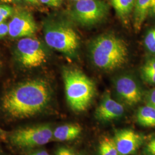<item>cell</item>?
I'll return each instance as SVG.
<instances>
[{
    "label": "cell",
    "instance_id": "cell-1",
    "mask_svg": "<svg viewBox=\"0 0 155 155\" xmlns=\"http://www.w3.org/2000/svg\"><path fill=\"white\" fill-rule=\"evenodd\" d=\"M51 98L48 83L42 79H31L18 84L6 92L1 100V108L12 119H28L44 110Z\"/></svg>",
    "mask_w": 155,
    "mask_h": 155
},
{
    "label": "cell",
    "instance_id": "cell-2",
    "mask_svg": "<svg viewBox=\"0 0 155 155\" xmlns=\"http://www.w3.org/2000/svg\"><path fill=\"white\" fill-rule=\"evenodd\" d=\"M89 54L97 67L105 71H113L127 63L129 51L124 40L112 34H105L91 41Z\"/></svg>",
    "mask_w": 155,
    "mask_h": 155
},
{
    "label": "cell",
    "instance_id": "cell-3",
    "mask_svg": "<svg viewBox=\"0 0 155 155\" xmlns=\"http://www.w3.org/2000/svg\"><path fill=\"white\" fill-rule=\"evenodd\" d=\"M67 102L75 112L87 110L94 98L95 87L93 81L81 71L66 68L63 71Z\"/></svg>",
    "mask_w": 155,
    "mask_h": 155
},
{
    "label": "cell",
    "instance_id": "cell-4",
    "mask_svg": "<svg viewBox=\"0 0 155 155\" xmlns=\"http://www.w3.org/2000/svg\"><path fill=\"white\" fill-rule=\"evenodd\" d=\"M47 45L52 49L69 56H74L80 45V38L71 26L60 21H48L44 24Z\"/></svg>",
    "mask_w": 155,
    "mask_h": 155
},
{
    "label": "cell",
    "instance_id": "cell-5",
    "mask_svg": "<svg viewBox=\"0 0 155 155\" xmlns=\"http://www.w3.org/2000/svg\"><path fill=\"white\" fill-rule=\"evenodd\" d=\"M8 137L17 148L30 150L48 144L53 139V130L47 124L27 126L15 130Z\"/></svg>",
    "mask_w": 155,
    "mask_h": 155
},
{
    "label": "cell",
    "instance_id": "cell-6",
    "mask_svg": "<svg viewBox=\"0 0 155 155\" xmlns=\"http://www.w3.org/2000/svg\"><path fill=\"white\" fill-rule=\"evenodd\" d=\"M109 11L108 4L102 0H79L72 6L69 15L78 24L89 27L104 20Z\"/></svg>",
    "mask_w": 155,
    "mask_h": 155
},
{
    "label": "cell",
    "instance_id": "cell-7",
    "mask_svg": "<svg viewBox=\"0 0 155 155\" xmlns=\"http://www.w3.org/2000/svg\"><path fill=\"white\" fill-rule=\"evenodd\" d=\"M16 54L22 66L29 68L41 66L47 59V54L41 43L32 37L23 38L18 41Z\"/></svg>",
    "mask_w": 155,
    "mask_h": 155
},
{
    "label": "cell",
    "instance_id": "cell-8",
    "mask_svg": "<svg viewBox=\"0 0 155 155\" xmlns=\"http://www.w3.org/2000/svg\"><path fill=\"white\" fill-rule=\"evenodd\" d=\"M9 25V35L12 38L32 37L38 27L32 14L27 10L14 11Z\"/></svg>",
    "mask_w": 155,
    "mask_h": 155
},
{
    "label": "cell",
    "instance_id": "cell-9",
    "mask_svg": "<svg viewBox=\"0 0 155 155\" xmlns=\"http://www.w3.org/2000/svg\"><path fill=\"white\" fill-rule=\"evenodd\" d=\"M114 89L119 98L127 105H135L142 100L143 93L139 83L129 75H121L116 78Z\"/></svg>",
    "mask_w": 155,
    "mask_h": 155
},
{
    "label": "cell",
    "instance_id": "cell-10",
    "mask_svg": "<svg viewBox=\"0 0 155 155\" xmlns=\"http://www.w3.org/2000/svg\"><path fill=\"white\" fill-rule=\"evenodd\" d=\"M119 155H131L136 153L144 141L143 136L130 129L117 130L113 137Z\"/></svg>",
    "mask_w": 155,
    "mask_h": 155
},
{
    "label": "cell",
    "instance_id": "cell-11",
    "mask_svg": "<svg viewBox=\"0 0 155 155\" xmlns=\"http://www.w3.org/2000/svg\"><path fill=\"white\" fill-rule=\"evenodd\" d=\"M124 111V106L106 93L95 110V117L100 121L108 122L120 118Z\"/></svg>",
    "mask_w": 155,
    "mask_h": 155
},
{
    "label": "cell",
    "instance_id": "cell-12",
    "mask_svg": "<svg viewBox=\"0 0 155 155\" xmlns=\"http://www.w3.org/2000/svg\"><path fill=\"white\" fill-rule=\"evenodd\" d=\"M82 130V127L77 124L62 125L53 130V139L61 142L71 141L78 138Z\"/></svg>",
    "mask_w": 155,
    "mask_h": 155
},
{
    "label": "cell",
    "instance_id": "cell-13",
    "mask_svg": "<svg viewBox=\"0 0 155 155\" xmlns=\"http://www.w3.org/2000/svg\"><path fill=\"white\" fill-rule=\"evenodd\" d=\"M151 0H135L133 9V26L136 31L139 32L148 15Z\"/></svg>",
    "mask_w": 155,
    "mask_h": 155
},
{
    "label": "cell",
    "instance_id": "cell-14",
    "mask_svg": "<svg viewBox=\"0 0 155 155\" xmlns=\"http://www.w3.org/2000/svg\"><path fill=\"white\" fill-rule=\"evenodd\" d=\"M136 120L143 127H155V109L147 105L140 107L137 112Z\"/></svg>",
    "mask_w": 155,
    "mask_h": 155
},
{
    "label": "cell",
    "instance_id": "cell-15",
    "mask_svg": "<svg viewBox=\"0 0 155 155\" xmlns=\"http://www.w3.org/2000/svg\"><path fill=\"white\" fill-rule=\"evenodd\" d=\"M135 0H111V3L117 15L126 22L133 11Z\"/></svg>",
    "mask_w": 155,
    "mask_h": 155
},
{
    "label": "cell",
    "instance_id": "cell-16",
    "mask_svg": "<svg viewBox=\"0 0 155 155\" xmlns=\"http://www.w3.org/2000/svg\"><path fill=\"white\" fill-rule=\"evenodd\" d=\"M99 155H119L113 137L105 136L100 140L98 145Z\"/></svg>",
    "mask_w": 155,
    "mask_h": 155
},
{
    "label": "cell",
    "instance_id": "cell-17",
    "mask_svg": "<svg viewBox=\"0 0 155 155\" xmlns=\"http://www.w3.org/2000/svg\"><path fill=\"white\" fill-rule=\"evenodd\" d=\"M146 48L152 54H155V28H152L147 33L144 39Z\"/></svg>",
    "mask_w": 155,
    "mask_h": 155
},
{
    "label": "cell",
    "instance_id": "cell-18",
    "mask_svg": "<svg viewBox=\"0 0 155 155\" xmlns=\"http://www.w3.org/2000/svg\"><path fill=\"white\" fill-rule=\"evenodd\" d=\"M14 9L10 6L0 4V23L4 22L9 17L12 16Z\"/></svg>",
    "mask_w": 155,
    "mask_h": 155
},
{
    "label": "cell",
    "instance_id": "cell-19",
    "mask_svg": "<svg viewBox=\"0 0 155 155\" xmlns=\"http://www.w3.org/2000/svg\"><path fill=\"white\" fill-rule=\"evenodd\" d=\"M143 152L145 155H155V137L145 145Z\"/></svg>",
    "mask_w": 155,
    "mask_h": 155
},
{
    "label": "cell",
    "instance_id": "cell-20",
    "mask_svg": "<svg viewBox=\"0 0 155 155\" xmlns=\"http://www.w3.org/2000/svg\"><path fill=\"white\" fill-rule=\"evenodd\" d=\"M141 75L144 81L147 83L155 84V73L141 70Z\"/></svg>",
    "mask_w": 155,
    "mask_h": 155
},
{
    "label": "cell",
    "instance_id": "cell-21",
    "mask_svg": "<svg viewBox=\"0 0 155 155\" xmlns=\"http://www.w3.org/2000/svg\"><path fill=\"white\" fill-rule=\"evenodd\" d=\"M146 104L155 109V88L151 89L145 97Z\"/></svg>",
    "mask_w": 155,
    "mask_h": 155
},
{
    "label": "cell",
    "instance_id": "cell-22",
    "mask_svg": "<svg viewBox=\"0 0 155 155\" xmlns=\"http://www.w3.org/2000/svg\"><path fill=\"white\" fill-rule=\"evenodd\" d=\"M63 2V0H39V3L53 7L60 6Z\"/></svg>",
    "mask_w": 155,
    "mask_h": 155
},
{
    "label": "cell",
    "instance_id": "cell-23",
    "mask_svg": "<svg viewBox=\"0 0 155 155\" xmlns=\"http://www.w3.org/2000/svg\"><path fill=\"white\" fill-rule=\"evenodd\" d=\"M141 70L155 73V59H151L145 63Z\"/></svg>",
    "mask_w": 155,
    "mask_h": 155
},
{
    "label": "cell",
    "instance_id": "cell-24",
    "mask_svg": "<svg viewBox=\"0 0 155 155\" xmlns=\"http://www.w3.org/2000/svg\"><path fill=\"white\" fill-rule=\"evenodd\" d=\"M55 155H75L72 150L68 148L62 147L56 150Z\"/></svg>",
    "mask_w": 155,
    "mask_h": 155
},
{
    "label": "cell",
    "instance_id": "cell-25",
    "mask_svg": "<svg viewBox=\"0 0 155 155\" xmlns=\"http://www.w3.org/2000/svg\"><path fill=\"white\" fill-rule=\"evenodd\" d=\"M9 34V25L6 22L0 23V39L4 38Z\"/></svg>",
    "mask_w": 155,
    "mask_h": 155
},
{
    "label": "cell",
    "instance_id": "cell-26",
    "mask_svg": "<svg viewBox=\"0 0 155 155\" xmlns=\"http://www.w3.org/2000/svg\"><path fill=\"white\" fill-rule=\"evenodd\" d=\"M148 14L155 16V0H151L148 10Z\"/></svg>",
    "mask_w": 155,
    "mask_h": 155
},
{
    "label": "cell",
    "instance_id": "cell-27",
    "mask_svg": "<svg viewBox=\"0 0 155 155\" xmlns=\"http://www.w3.org/2000/svg\"><path fill=\"white\" fill-rule=\"evenodd\" d=\"M29 155H50L48 152L45 150H39L33 152Z\"/></svg>",
    "mask_w": 155,
    "mask_h": 155
},
{
    "label": "cell",
    "instance_id": "cell-28",
    "mask_svg": "<svg viewBox=\"0 0 155 155\" xmlns=\"http://www.w3.org/2000/svg\"><path fill=\"white\" fill-rule=\"evenodd\" d=\"M7 138V133L0 127V140H5Z\"/></svg>",
    "mask_w": 155,
    "mask_h": 155
},
{
    "label": "cell",
    "instance_id": "cell-29",
    "mask_svg": "<svg viewBox=\"0 0 155 155\" xmlns=\"http://www.w3.org/2000/svg\"><path fill=\"white\" fill-rule=\"evenodd\" d=\"M20 0H0V1L4 2V3H15L18 2Z\"/></svg>",
    "mask_w": 155,
    "mask_h": 155
},
{
    "label": "cell",
    "instance_id": "cell-30",
    "mask_svg": "<svg viewBox=\"0 0 155 155\" xmlns=\"http://www.w3.org/2000/svg\"><path fill=\"white\" fill-rule=\"evenodd\" d=\"M26 1L30 3H32V4H38L39 3V0H26Z\"/></svg>",
    "mask_w": 155,
    "mask_h": 155
},
{
    "label": "cell",
    "instance_id": "cell-31",
    "mask_svg": "<svg viewBox=\"0 0 155 155\" xmlns=\"http://www.w3.org/2000/svg\"><path fill=\"white\" fill-rule=\"evenodd\" d=\"M71 1H74V2H76V1H79V0H71Z\"/></svg>",
    "mask_w": 155,
    "mask_h": 155
},
{
    "label": "cell",
    "instance_id": "cell-32",
    "mask_svg": "<svg viewBox=\"0 0 155 155\" xmlns=\"http://www.w3.org/2000/svg\"><path fill=\"white\" fill-rule=\"evenodd\" d=\"M0 155H2V152H1V150H0Z\"/></svg>",
    "mask_w": 155,
    "mask_h": 155
},
{
    "label": "cell",
    "instance_id": "cell-33",
    "mask_svg": "<svg viewBox=\"0 0 155 155\" xmlns=\"http://www.w3.org/2000/svg\"><path fill=\"white\" fill-rule=\"evenodd\" d=\"M0 68H1V64H0Z\"/></svg>",
    "mask_w": 155,
    "mask_h": 155
}]
</instances>
